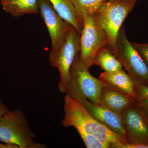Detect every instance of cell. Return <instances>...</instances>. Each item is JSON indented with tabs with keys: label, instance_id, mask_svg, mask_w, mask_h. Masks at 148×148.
I'll list each match as a JSON object with an SVG mask.
<instances>
[{
	"label": "cell",
	"instance_id": "cell-1",
	"mask_svg": "<svg viewBox=\"0 0 148 148\" xmlns=\"http://www.w3.org/2000/svg\"><path fill=\"white\" fill-rule=\"evenodd\" d=\"M64 116L62 125L73 127L80 136L93 135L112 148H121L127 144L125 137L116 134L101 124L87 110L79 101L66 94L64 98Z\"/></svg>",
	"mask_w": 148,
	"mask_h": 148
},
{
	"label": "cell",
	"instance_id": "cell-2",
	"mask_svg": "<svg viewBox=\"0 0 148 148\" xmlns=\"http://www.w3.org/2000/svg\"><path fill=\"white\" fill-rule=\"evenodd\" d=\"M35 133L27 116L21 110L9 111L0 119V141L14 144L20 148H45L46 146L35 142Z\"/></svg>",
	"mask_w": 148,
	"mask_h": 148
},
{
	"label": "cell",
	"instance_id": "cell-3",
	"mask_svg": "<svg viewBox=\"0 0 148 148\" xmlns=\"http://www.w3.org/2000/svg\"><path fill=\"white\" fill-rule=\"evenodd\" d=\"M135 5L125 0H109L95 14L100 27L107 36L108 47L115 53L120 30Z\"/></svg>",
	"mask_w": 148,
	"mask_h": 148
},
{
	"label": "cell",
	"instance_id": "cell-4",
	"mask_svg": "<svg viewBox=\"0 0 148 148\" xmlns=\"http://www.w3.org/2000/svg\"><path fill=\"white\" fill-rule=\"evenodd\" d=\"M104 84L100 79L92 76L89 70L83 65L79 54L71 68L65 93L78 101L85 98L99 105L100 93Z\"/></svg>",
	"mask_w": 148,
	"mask_h": 148
},
{
	"label": "cell",
	"instance_id": "cell-5",
	"mask_svg": "<svg viewBox=\"0 0 148 148\" xmlns=\"http://www.w3.org/2000/svg\"><path fill=\"white\" fill-rule=\"evenodd\" d=\"M117 50L114 53L124 68L135 86L148 84V67L127 39L124 26L120 30Z\"/></svg>",
	"mask_w": 148,
	"mask_h": 148
},
{
	"label": "cell",
	"instance_id": "cell-6",
	"mask_svg": "<svg viewBox=\"0 0 148 148\" xmlns=\"http://www.w3.org/2000/svg\"><path fill=\"white\" fill-rule=\"evenodd\" d=\"M80 48V34L74 28L69 31L63 45L58 50L50 51L49 61L51 65L57 68L60 75L58 84L59 91L65 93L70 79L72 65Z\"/></svg>",
	"mask_w": 148,
	"mask_h": 148
},
{
	"label": "cell",
	"instance_id": "cell-7",
	"mask_svg": "<svg viewBox=\"0 0 148 148\" xmlns=\"http://www.w3.org/2000/svg\"><path fill=\"white\" fill-rule=\"evenodd\" d=\"M107 36L100 27L95 14L85 16L80 35L79 56L82 63L89 70L93 66L95 56L100 49L108 47Z\"/></svg>",
	"mask_w": 148,
	"mask_h": 148
},
{
	"label": "cell",
	"instance_id": "cell-8",
	"mask_svg": "<svg viewBox=\"0 0 148 148\" xmlns=\"http://www.w3.org/2000/svg\"><path fill=\"white\" fill-rule=\"evenodd\" d=\"M121 116L127 143L148 146V106L135 101Z\"/></svg>",
	"mask_w": 148,
	"mask_h": 148
},
{
	"label": "cell",
	"instance_id": "cell-9",
	"mask_svg": "<svg viewBox=\"0 0 148 148\" xmlns=\"http://www.w3.org/2000/svg\"><path fill=\"white\" fill-rule=\"evenodd\" d=\"M40 13L45 23L51 42V51L59 49L73 28L59 16L49 0H38Z\"/></svg>",
	"mask_w": 148,
	"mask_h": 148
},
{
	"label": "cell",
	"instance_id": "cell-10",
	"mask_svg": "<svg viewBox=\"0 0 148 148\" xmlns=\"http://www.w3.org/2000/svg\"><path fill=\"white\" fill-rule=\"evenodd\" d=\"M79 101L83 104L88 112L100 123L116 134L125 138V130L121 115L104 106L91 103L85 98Z\"/></svg>",
	"mask_w": 148,
	"mask_h": 148
},
{
	"label": "cell",
	"instance_id": "cell-11",
	"mask_svg": "<svg viewBox=\"0 0 148 148\" xmlns=\"http://www.w3.org/2000/svg\"><path fill=\"white\" fill-rule=\"evenodd\" d=\"M135 101L124 92L104 83L100 93L99 105L121 115Z\"/></svg>",
	"mask_w": 148,
	"mask_h": 148
},
{
	"label": "cell",
	"instance_id": "cell-12",
	"mask_svg": "<svg viewBox=\"0 0 148 148\" xmlns=\"http://www.w3.org/2000/svg\"><path fill=\"white\" fill-rule=\"evenodd\" d=\"M99 79L104 83L124 92L135 101V85L127 73L123 70L114 72H103Z\"/></svg>",
	"mask_w": 148,
	"mask_h": 148
},
{
	"label": "cell",
	"instance_id": "cell-13",
	"mask_svg": "<svg viewBox=\"0 0 148 148\" xmlns=\"http://www.w3.org/2000/svg\"><path fill=\"white\" fill-rule=\"evenodd\" d=\"M3 10L14 17L40 13L38 0H0Z\"/></svg>",
	"mask_w": 148,
	"mask_h": 148
},
{
	"label": "cell",
	"instance_id": "cell-14",
	"mask_svg": "<svg viewBox=\"0 0 148 148\" xmlns=\"http://www.w3.org/2000/svg\"><path fill=\"white\" fill-rule=\"evenodd\" d=\"M61 18L81 35L83 24L77 15L71 0H49Z\"/></svg>",
	"mask_w": 148,
	"mask_h": 148
},
{
	"label": "cell",
	"instance_id": "cell-15",
	"mask_svg": "<svg viewBox=\"0 0 148 148\" xmlns=\"http://www.w3.org/2000/svg\"><path fill=\"white\" fill-rule=\"evenodd\" d=\"M93 65L100 66L107 72L117 71L123 69L120 62L108 46L102 48L98 51Z\"/></svg>",
	"mask_w": 148,
	"mask_h": 148
},
{
	"label": "cell",
	"instance_id": "cell-16",
	"mask_svg": "<svg viewBox=\"0 0 148 148\" xmlns=\"http://www.w3.org/2000/svg\"><path fill=\"white\" fill-rule=\"evenodd\" d=\"M80 20L83 24L85 16L96 13L106 0H71Z\"/></svg>",
	"mask_w": 148,
	"mask_h": 148
},
{
	"label": "cell",
	"instance_id": "cell-17",
	"mask_svg": "<svg viewBox=\"0 0 148 148\" xmlns=\"http://www.w3.org/2000/svg\"><path fill=\"white\" fill-rule=\"evenodd\" d=\"M135 101L148 106V86L146 85L135 86Z\"/></svg>",
	"mask_w": 148,
	"mask_h": 148
},
{
	"label": "cell",
	"instance_id": "cell-18",
	"mask_svg": "<svg viewBox=\"0 0 148 148\" xmlns=\"http://www.w3.org/2000/svg\"><path fill=\"white\" fill-rule=\"evenodd\" d=\"M133 47L137 51L148 67V43H138L131 42Z\"/></svg>",
	"mask_w": 148,
	"mask_h": 148
},
{
	"label": "cell",
	"instance_id": "cell-19",
	"mask_svg": "<svg viewBox=\"0 0 148 148\" xmlns=\"http://www.w3.org/2000/svg\"><path fill=\"white\" fill-rule=\"evenodd\" d=\"M9 111L7 106L0 99V119Z\"/></svg>",
	"mask_w": 148,
	"mask_h": 148
},
{
	"label": "cell",
	"instance_id": "cell-20",
	"mask_svg": "<svg viewBox=\"0 0 148 148\" xmlns=\"http://www.w3.org/2000/svg\"><path fill=\"white\" fill-rule=\"evenodd\" d=\"M0 148H20V147L17 145L14 144H0Z\"/></svg>",
	"mask_w": 148,
	"mask_h": 148
},
{
	"label": "cell",
	"instance_id": "cell-21",
	"mask_svg": "<svg viewBox=\"0 0 148 148\" xmlns=\"http://www.w3.org/2000/svg\"><path fill=\"white\" fill-rule=\"evenodd\" d=\"M127 1V2L130 3L132 4L135 5V3H136V2L138 0H125Z\"/></svg>",
	"mask_w": 148,
	"mask_h": 148
},
{
	"label": "cell",
	"instance_id": "cell-22",
	"mask_svg": "<svg viewBox=\"0 0 148 148\" xmlns=\"http://www.w3.org/2000/svg\"><path fill=\"white\" fill-rule=\"evenodd\" d=\"M147 86H148V85H147Z\"/></svg>",
	"mask_w": 148,
	"mask_h": 148
}]
</instances>
